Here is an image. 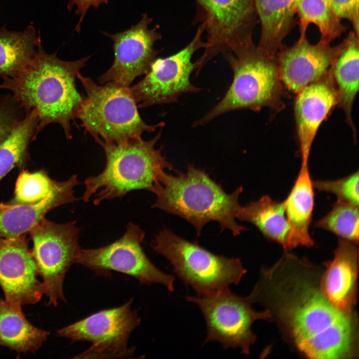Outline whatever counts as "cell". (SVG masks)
<instances>
[{
  "label": "cell",
  "mask_w": 359,
  "mask_h": 359,
  "mask_svg": "<svg viewBox=\"0 0 359 359\" xmlns=\"http://www.w3.org/2000/svg\"><path fill=\"white\" fill-rule=\"evenodd\" d=\"M283 201L289 226L284 251L298 246H313L315 242L309 229L314 206V192L308 164H301L295 182Z\"/></svg>",
  "instance_id": "ffe728a7"
},
{
  "label": "cell",
  "mask_w": 359,
  "mask_h": 359,
  "mask_svg": "<svg viewBox=\"0 0 359 359\" xmlns=\"http://www.w3.org/2000/svg\"><path fill=\"white\" fill-rule=\"evenodd\" d=\"M348 39L347 36L334 46L320 39L313 44L305 35L290 47L283 45L276 55L283 87L296 94L319 79L334 64Z\"/></svg>",
  "instance_id": "2e32d148"
},
{
  "label": "cell",
  "mask_w": 359,
  "mask_h": 359,
  "mask_svg": "<svg viewBox=\"0 0 359 359\" xmlns=\"http://www.w3.org/2000/svg\"><path fill=\"white\" fill-rule=\"evenodd\" d=\"M151 247L168 260L177 276L199 297L238 285L247 272L239 258L214 254L166 228L156 235Z\"/></svg>",
  "instance_id": "52a82bcc"
},
{
  "label": "cell",
  "mask_w": 359,
  "mask_h": 359,
  "mask_svg": "<svg viewBox=\"0 0 359 359\" xmlns=\"http://www.w3.org/2000/svg\"><path fill=\"white\" fill-rule=\"evenodd\" d=\"M236 218L253 224L267 239L284 249L289 226L284 201L263 195L256 201L241 206Z\"/></svg>",
  "instance_id": "cb8c5ba5"
},
{
  "label": "cell",
  "mask_w": 359,
  "mask_h": 359,
  "mask_svg": "<svg viewBox=\"0 0 359 359\" xmlns=\"http://www.w3.org/2000/svg\"><path fill=\"white\" fill-rule=\"evenodd\" d=\"M348 36L347 45L331 69L337 93L338 105L343 110L346 121L356 139L352 113L359 90V35L353 31H350Z\"/></svg>",
  "instance_id": "7402d4cb"
},
{
  "label": "cell",
  "mask_w": 359,
  "mask_h": 359,
  "mask_svg": "<svg viewBox=\"0 0 359 359\" xmlns=\"http://www.w3.org/2000/svg\"><path fill=\"white\" fill-rule=\"evenodd\" d=\"M38 123V113L33 109L0 144V181L13 169H21L27 163L29 145L36 139Z\"/></svg>",
  "instance_id": "484cf974"
},
{
  "label": "cell",
  "mask_w": 359,
  "mask_h": 359,
  "mask_svg": "<svg viewBox=\"0 0 359 359\" xmlns=\"http://www.w3.org/2000/svg\"><path fill=\"white\" fill-rule=\"evenodd\" d=\"M359 217V205L337 199L331 210L314 222V226L358 244Z\"/></svg>",
  "instance_id": "83f0119b"
},
{
  "label": "cell",
  "mask_w": 359,
  "mask_h": 359,
  "mask_svg": "<svg viewBox=\"0 0 359 359\" xmlns=\"http://www.w3.org/2000/svg\"><path fill=\"white\" fill-rule=\"evenodd\" d=\"M185 299L197 304L203 314L207 328L204 343L217 342L224 349L240 348L245 355L250 354L256 340L251 330L252 324L259 320L271 321L268 311H255L247 296L237 295L229 287Z\"/></svg>",
  "instance_id": "9c48e42d"
},
{
  "label": "cell",
  "mask_w": 359,
  "mask_h": 359,
  "mask_svg": "<svg viewBox=\"0 0 359 359\" xmlns=\"http://www.w3.org/2000/svg\"><path fill=\"white\" fill-rule=\"evenodd\" d=\"M40 43V32L32 25L19 31L0 28V77L12 76L24 68Z\"/></svg>",
  "instance_id": "d4e9b609"
},
{
  "label": "cell",
  "mask_w": 359,
  "mask_h": 359,
  "mask_svg": "<svg viewBox=\"0 0 359 359\" xmlns=\"http://www.w3.org/2000/svg\"><path fill=\"white\" fill-rule=\"evenodd\" d=\"M333 9L341 20H348L359 35V0H330Z\"/></svg>",
  "instance_id": "1f68e13d"
},
{
  "label": "cell",
  "mask_w": 359,
  "mask_h": 359,
  "mask_svg": "<svg viewBox=\"0 0 359 359\" xmlns=\"http://www.w3.org/2000/svg\"><path fill=\"white\" fill-rule=\"evenodd\" d=\"M323 269L289 251L272 266L262 267L247 296L270 313L296 352L312 359L359 358L356 312H344L325 295Z\"/></svg>",
  "instance_id": "6da1fadb"
},
{
  "label": "cell",
  "mask_w": 359,
  "mask_h": 359,
  "mask_svg": "<svg viewBox=\"0 0 359 359\" xmlns=\"http://www.w3.org/2000/svg\"><path fill=\"white\" fill-rule=\"evenodd\" d=\"M296 14L300 36L306 35L309 25L314 24L320 32V40L331 43L348 29L335 13L330 0H297Z\"/></svg>",
  "instance_id": "4316f807"
},
{
  "label": "cell",
  "mask_w": 359,
  "mask_h": 359,
  "mask_svg": "<svg viewBox=\"0 0 359 359\" xmlns=\"http://www.w3.org/2000/svg\"><path fill=\"white\" fill-rule=\"evenodd\" d=\"M49 333L32 325L21 307L13 306L0 298V346L19 353H35Z\"/></svg>",
  "instance_id": "603a6c76"
},
{
  "label": "cell",
  "mask_w": 359,
  "mask_h": 359,
  "mask_svg": "<svg viewBox=\"0 0 359 359\" xmlns=\"http://www.w3.org/2000/svg\"><path fill=\"white\" fill-rule=\"evenodd\" d=\"M108 2V0H69L67 9L71 10L75 5L77 6L76 14L80 15L79 22L75 27V30L78 32L80 31L81 22L90 6H93L94 8H98L101 3L107 4Z\"/></svg>",
  "instance_id": "d6a6232c"
},
{
  "label": "cell",
  "mask_w": 359,
  "mask_h": 359,
  "mask_svg": "<svg viewBox=\"0 0 359 359\" xmlns=\"http://www.w3.org/2000/svg\"><path fill=\"white\" fill-rule=\"evenodd\" d=\"M204 32L199 24L185 47L169 56L156 58L145 77L129 87L138 107L175 103L184 93L200 91L191 83L190 76L196 70L195 63L192 62L193 54L205 47V41L202 39Z\"/></svg>",
  "instance_id": "8fae6325"
},
{
  "label": "cell",
  "mask_w": 359,
  "mask_h": 359,
  "mask_svg": "<svg viewBox=\"0 0 359 359\" xmlns=\"http://www.w3.org/2000/svg\"><path fill=\"white\" fill-rule=\"evenodd\" d=\"M161 131L152 139L144 141L133 138L115 143L94 138L104 149L106 164L97 176L84 181L85 191L82 199L87 202L94 196V204L104 200L122 197L129 192L140 189L153 191L161 173L174 167L155 145Z\"/></svg>",
  "instance_id": "277c9868"
},
{
  "label": "cell",
  "mask_w": 359,
  "mask_h": 359,
  "mask_svg": "<svg viewBox=\"0 0 359 359\" xmlns=\"http://www.w3.org/2000/svg\"><path fill=\"white\" fill-rule=\"evenodd\" d=\"M56 53H47L39 43L24 68L12 76L0 77V89L10 91L26 114L36 110V138L49 124L57 123L69 139L71 121L76 118L83 99L77 90L76 78L90 56L65 61Z\"/></svg>",
  "instance_id": "7a4b0ae2"
},
{
  "label": "cell",
  "mask_w": 359,
  "mask_h": 359,
  "mask_svg": "<svg viewBox=\"0 0 359 359\" xmlns=\"http://www.w3.org/2000/svg\"><path fill=\"white\" fill-rule=\"evenodd\" d=\"M25 235L0 238V286L5 300L15 307L38 302L45 288Z\"/></svg>",
  "instance_id": "9a60e30c"
},
{
  "label": "cell",
  "mask_w": 359,
  "mask_h": 359,
  "mask_svg": "<svg viewBox=\"0 0 359 359\" xmlns=\"http://www.w3.org/2000/svg\"><path fill=\"white\" fill-rule=\"evenodd\" d=\"M176 172V175L164 171L160 175L153 191L157 196L153 207L184 219L194 227L197 236L211 221L219 223L221 231L228 229L234 236L247 229L235 221L242 186L228 194L204 171L190 164L185 173Z\"/></svg>",
  "instance_id": "3957f363"
},
{
  "label": "cell",
  "mask_w": 359,
  "mask_h": 359,
  "mask_svg": "<svg viewBox=\"0 0 359 359\" xmlns=\"http://www.w3.org/2000/svg\"><path fill=\"white\" fill-rule=\"evenodd\" d=\"M80 183L77 176L57 181L51 193L35 203H0V238L17 237L29 232L50 210L78 200L74 188Z\"/></svg>",
  "instance_id": "d6986e66"
},
{
  "label": "cell",
  "mask_w": 359,
  "mask_h": 359,
  "mask_svg": "<svg viewBox=\"0 0 359 359\" xmlns=\"http://www.w3.org/2000/svg\"><path fill=\"white\" fill-rule=\"evenodd\" d=\"M358 244L338 237L332 259L323 263L322 289L341 311L352 313L358 296Z\"/></svg>",
  "instance_id": "ac0fdd59"
},
{
  "label": "cell",
  "mask_w": 359,
  "mask_h": 359,
  "mask_svg": "<svg viewBox=\"0 0 359 359\" xmlns=\"http://www.w3.org/2000/svg\"><path fill=\"white\" fill-rule=\"evenodd\" d=\"M297 0H253L261 25L258 47L276 55L295 24Z\"/></svg>",
  "instance_id": "44dd1931"
},
{
  "label": "cell",
  "mask_w": 359,
  "mask_h": 359,
  "mask_svg": "<svg viewBox=\"0 0 359 359\" xmlns=\"http://www.w3.org/2000/svg\"><path fill=\"white\" fill-rule=\"evenodd\" d=\"M77 77L86 95L76 118L94 138L100 136L104 141L118 143L140 138L143 133L164 126V122L149 125L143 121L129 87L113 82L99 86L80 72Z\"/></svg>",
  "instance_id": "8992f818"
},
{
  "label": "cell",
  "mask_w": 359,
  "mask_h": 359,
  "mask_svg": "<svg viewBox=\"0 0 359 359\" xmlns=\"http://www.w3.org/2000/svg\"><path fill=\"white\" fill-rule=\"evenodd\" d=\"M152 21L144 13L137 24L126 30L115 34L103 32L113 41L114 60L99 78L101 84L113 82L129 87L136 77L148 72L159 52L154 44L162 38L157 25L149 28Z\"/></svg>",
  "instance_id": "5bb4252c"
},
{
  "label": "cell",
  "mask_w": 359,
  "mask_h": 359,
  "mask_svg": "<svg viewBox=\"0 0 359 359\" xmlns=\"http://www.w3.org/2000/svg\"><path fill=\"white\" fill-rule=\"evenodd\" d=\"M26 113L12 94L0 97V144L10 135Z\"/></svg>",
  "instance_id": "4dcf8cb0"
},
{
  "label": "cell",
  "mask_w": 359,
  "mask_h": 359,
  "mask_svg": "<svg viewBox=\"0 0 359 359\" xmlns=\"http://www.w3.org/2000/svg\"><path fill=\"white\" fill-rule=\"evenodd\" d=\"M296 94L294 116L297 136L302 163H308L318 129L338 105L337 93L331 68L321 77Z\"/></svg>",
  "instance_id": "e0dca14e"
},
{
  "label": "cell",
  "mask_w": 359,
  "mask_h": 359,
  "mask_svg": "<svg viewBox=\"0 0 359 359\" xmlns=\"http://www.w3.org/2000/svg\"><path fill=\"white\" fill-rule=\"evenodd\" d=\"M133 299L121 306L103 310L57 331V335L72 342L92 343L76 358H117L133 355L127 344L133 330L141 320L132 310Z\"/></svg>",
  "instance_id": "7c38bea8"
},
{
  "label": "cell",
  "mask_w": 359,
  "mask_h": 359,
  "mask_svg": "<svg viewBox=\"0 0 359 359\" xmlns=\"http://www.w3.org/2000/svg\"><path fill=\"white\" fill-rule=\"evenodd\" d=\"M194 23L206 34L205 47L194 62L197 73L219 54L233 52L253 43L252 34L257 16L253 0H194Z\"/></svg>",
  "instance_id": "ba28073f"
},
{
  "label": "cell",
  "mask_w": 359,
  "mask_h": 359,
  "mask_svg": "<svg viewBox=\"0 0 359 359\" xmlns=\"http://www.w3.org/2000/svg\"><path fill=\"white\" fill-rule=\"evenodd\" d=\"M233 72L223 98L193 126L204 125L217 117L235 110L259 111L284 108L282 83L277 56L253 43L222 54Z\"/></svg>",
  "instance_id": "5b68a950"
},
{
  "label": "cell",
  "mask_w": 359,
  "mask_h": 359,
  "mask_svg": "<svg viewBox=\"0 0 359 359\" xmlns=\"http://www.w3.org/2000/svg\"><path fill=\"white\" fill-rule=\"evenodd\" d=\"M32 255L45 288L48 305L64 300L63 283L66 273L77 260L80 248V228L75 221L57 223L43 218L29 231Z\"/></svg>",
  "instance_id": "30bf717a"
},
{
  "label": "cell",
  "mask_w": 359,
  "mask_h": 359,
  "mask_svg": "<svg viewBox=\"0 0 359 359\" xmlns=\"http://www.w3.org/2000/svg\"><path fill=\"white\" fill-rule=\"evenodd\" d=\"M359 172L337 180H312L313 187L318 190L331 192L337 199L357 205L359 203Z\"/></svg>",
  "instance_id": "f546056e"
},
{
  "label": "cell",
  "mask_w": 359,
  "mask_h": 359,
  "mask_svg": "<svg viewBox=\"0 0 359 359\" xmlns=\"http://www.w3.org/2000/svg\"><path fill=\"white\" fill-rule=\"evenodd\" d=\"M57 182L44 170L31 173L23 170L16 181L14 197L7 203L16 204L37 202L51 193Z\"/></svg>",
  "instance_id": "f1b7e54d"
},
{
  "label": "cell",
  "mask_w": 359,
  "mask_h": 359,
  "mask_svg": "<svg viewBox=\"0 0 359 359\" xmlns=\"http://www.w3.org/2000/svg\"><path fill=\"white\" fill-rule=\"evenodd\" d=\"M144 237L139 225L129 223L124 234L114 242L97 248L81 249L76 263L99 274L118 271L136 278L141 284H161L173 292L174 276L163 272L149 259L141 246Z\"/></svg>",
  "instance_id": "4fadbf2b"
}]
</instances>
